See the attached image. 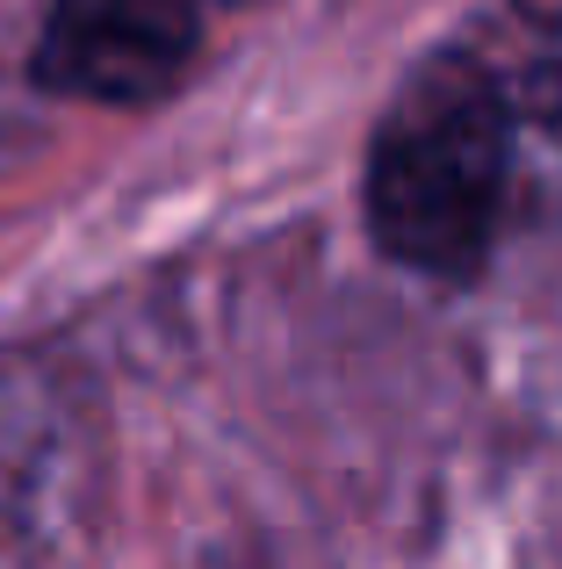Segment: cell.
<instances>
[{"mask_svg": "<svg viewBox=\"0 0 562 569\" xmlns=\"http://www.w3.org/2000/svg\"><path fill=\"white\" fill-rule=\"evenodd\" d=\"M526 217L534 202L505 94L476 37H462L425 58L382 116L368 152V223L390 260L469 281Z\"/></svg>", "mask_w": 562, "mask_h": 569, "instance_id": "6da1fadb", "label": "cell"}, {"mask_svg": "<svg viewBox=\"0 0 562 569\" xmlns=\"http://www.w3.org/2000/svg\"><path fill=\"white\" fill-rule=\"evenodd\" d=\"M202 22L188 0H51L37 37V80L51 94L144 109L195 66Z\"/></svg>", "mask_w": 562, "mask_h": 569, "instance_id": "7a4b0ae2", "label": "cell"}, {"mask_svg": "<svg viewBox=\"0 0 562 569\" xmlns=\"http://www.w3.org/2000/svg\"><path fill=\"white\" fill-rule=\"evenodd\" d=\"M476 51L505 94L534 217L562 209V0H512L476 29Z\"/></svg>", "mask_w": 562, "mask_h": 569, "instance_id": "3957f363", "label": "cell"}]
</instances>
